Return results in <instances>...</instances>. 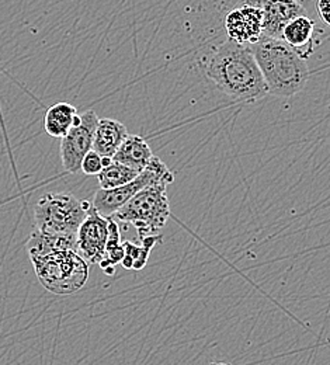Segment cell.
<instances>
[{
    "label": "cell",
    "instance_id": "1",
    "mask_svg": "<svg viewBox=\"0 0 330 365\" xmlns=\"http://www.w3.org/2000/svg\"><path fill=\"white\" fill-rule=\"evenodd\" d=\"M200 66L220 91L234 100L253 101L269 94L249 46L228 38L207 52L201 58Z\"/></svg>",
    "mask_w": 330,
    "mask_h": 365
},
{
    "label": "cell",
    "instance_id": "2",
    "mask_svg": "<svg viewBox=\"0 0 330 365\" xmlns=\"http://www.w3.org/2000/svg\"><path fill=\"white\" fill-rule=\"evenodd\" d=\"M249 48L263 75L269 94L291 97L305 88L309 78L306 59L282 38L262 36Z\"/></svg>",
    "mask_w": 330,
    "mask_h": 365
},
{
    "label": "cell",
    "instance_id": "3",
    "mask_svg": "<svg viewBox=\"0 0 330 365\" xmlns=\"http://www.w3.org/2000/svg\"><path fill=\"white\" fill-rule=\"evenodd\" d=\"M30 259L40 282L52 294H75L89 279V264L75 250H53Z\"/></svg>",
    "mask_w": 330,
    "mask_h": 365
},
{
    "label": "cell",
    "instance_id": "4",
    "mask_svg": "<svg viewBox=\"0 0 330 365\" xmlns=\"http://www.w3.org/2000/svg\"><path fill=\"white\" fill-rule=\"evenodd\" d=\"M169 217L170 204L166 184H152L142 188L110 215L117 224L133 225L141 237L156 235L165 228Z\"/></svg>",
    "mask_w": 330,
    "mask_h": 365
},
{
    "label": "cell",
    "instance_id": "5",
    "mask_svg": "<svg viewBox=\"0 0 330 365\" xmlns=\"http://www.w3.org/2000/svg\"><path fill=\"white\" fill-rule=\"evenodd\" d=\"M91 207V201H81L72 194H44L34 208L36 229L51 235H76Z\"/></svg>",
    "mask_w": 330,
    "mask_h": 365
},
{
    "label": "cell",
    "instance_id": "6",
    "mask_svg": "<svg viewBox=\"0 0 330 365\" xmlns=\"http://www.w3.org/2000/svg\"><path fill=\"white\" fill-rule=\"evenodd\" d=\"M175 182V175L170 169L156 156H152L148 165L142 169L140 175L127 184L114 188H100L93 197L92 205L103 217L113 215L123 204L134 197L142 188L152 184L170 185Z\"/></svg>",
    "mask_w": 330,
    "mask_h": 365
},
{
    "label": "cell",
    "instance_id": "7",
    "mask_svg": "<svg viewBox=\"0 0 330 365\" xmlns=\"http://www.w3.org/2000/svg\"><path fill=\"white\" fill-rule=\"evenodd\" d=\"M97 121L95 110H88L83 114L78 113L69 131L61 138V160L66 172H81L82 159L92 149Z\"/></svg>",
    "mask_w": 330,
    "mask_h": 365
},
{
    "label": "cell",
    "instance_id": "8",
    "mask_svg": "<svg viewBox=\"0 0 330 365\" xmlns=\"http://www.w3.org/2000/svg\"><path fill=\"white\" fill-rule=\"evenodd\" d=\"M107 236L108 218L100 215L92 205L76 232L78 253L88 262V264H98L104 259Z\"/></svg>",
    "mask_w": 330,
    "mask_h": 365
},
{
    "label": "cell",
    "instance_id": "9",
    "mask_svg": "<svg viewBox=\"0 0 330 365\" xmlns=\"http://www.w3.org/2000/svg\"><path fill=\"white\" fill-rule=\"evenodd\" d=\"M228 38L237 44L250 46L263 34V11L254 0H246L225 19Z\"/></svg>",
    "mask_w": 330,
    "mask_h": 365
},
{
    "label": "cell",
    "instance_id": "10",
    "mask_svg": "<svg viewBox=\"0 0 330 365\" xmlns=\"http://www.w3.org/2000/svg\"><path fill=\"white\" fill-rule=\"evenodd\" d=\"M263 11V34L266 37L282 38V31L292 19L305 14L304 6L298 0H254Z\"/></svg>",
    "mask_w": 330,
    "mask_h": 365
},
{
    "label": "cell",
    "instance_id": "11",
    "mask_svg": "<svg viewBox=\"0 0 330 365\" xmlns=\"http://www.w3.org/2000/svg\"><path fill=\"white\" fill-rule=\"evenodd\" d=\"M282 40L308 59L315 49V23L305 14L292 19L282 31Z\"/></svg>",
    "mask_w": 330,
    "mask_h": 365
},
{
    "label": "cell",
    "instance_id": "12",
    "mask_svg": "<svg viewBox=\"0 0 330 365\" xmlns=\"http://www.w3.org/2000/svg\"><path fill=\"white\" fill-rule=\"evenodd\" d=\"M127 135L128 131L120 121L113 118H98L92 149L103 158H113Z\"/></svg>",
    "mask_w": 330,
    "mask_h": 365
},
{
    "label": "cell",
    "instance_id": "13",
    "mask_svg": "<svg viewBox=\"0 0 330 365\" xmlns=\"http://www.w3.org/2000/svg\"><path fill=\"white\" fill-rule=\"evenodd\" d=\"M152 156V149L145 138L127 135L111 159L141 172Z\"/></svg>",
    "mask_w": 330,
    "mask_h": 365
},
{
    "label": "cell",
    "instance_id": "14",
    "mask_svg": "<svg viewBox=\"0 0 330 365\" xmlns=\"http://www.w3.org/2000/svg\"><path fill=\"white\" fill-rule=\"evenodd\" d=\"M53 250L78 252L76 235H51L36 229L27 242L29 255L37 256V255H44Z\"/></svg>",
    "mask_w": 330,
    "mask_h": 365
},
{
    "label": "cell",
    "instance_id": "15",
    "mask_svg": "<svg viewBox=\"0 0 330 365\" xmlns=\"http://www.w3.org/2000/svg\"><path fill=\"white\" fill-rule=\"evenodd\" d=\"M76 114V107L69 103H56L51 106L44 118V127L48 135L61 139L72 127Z\"/></svg>",
    "mask_w": 330,
    "mask_h": 365
},
{
    "label": "cell",
    "instance_id": "16",
    "mask_svg": "<svg viewBox=\"0 0 330 365\" xmlns=\"http://www.w3.org/2000/svg\"><path fill=\"white\" fill-rule=\"evenodd\" d=\"M138 175V170L125 166L120 162L111 160L107 166H104L100 170V173L97 175V180L100 184V188H114L134 180Z\"/></svg>",
    "mask_w": 330,
    "mask_h": 365
},
{
    "label": "cell",
    "instance_id": "17",
    "mask_svg": "<svg viewBox=\"0 0 330 365\" xmlns=\"http://www.w3.org/2000/svg\"><path fill=\"white\" fill-rule=\"evenodd\" d=\"M108 218V236H107V243H105V255L104 259L98 263V266L101 269H104L105 266H115L121 262V259L124 257V247H123V242H121V236H120V228L118 224Z\"/></svg>",
    "mask_w": 330,
    "mask_h": 365
},
{
    "label": "cell",
    "instance_id": "18",
    "mask_svg": "<svg viewBox=\"0 0 330 365\" xmlns=\"http://www.w3.org/2000/svg\"><path fill=\"white\" fill-rule=\"evenodd\" d=\"M162 240V235L156 233V235H148L142 237V245H135L133 242H124L123 247H124V253L128 255L133 260H134V266L133 270H142L149 259L150 250L153 249V246L156 243H159Z\"/></svg>",
    "mask_w": 330,
    "mask_h": 365
},
{
    "label": "cell",
    "instance_id": "19",
    "mask_svg": "<svg viewBox=\"0 0 330 365\" xmlns=\"http://www.w3.org/2000/svg\"><path fill=\"white\" fill-rule=\"evenodd\" d=\"M101 169H103V158L96 150L91 149L82 159L81 172H83L86 176H97Z\"/></svg>",
    "mask_w": 330,
    "mask_h": 365
},
{
    "label": "cell",
    "instance_id": "20",
    "mask_svg": "<svg viewBox=\"0 0 330 365\" xmlns=\"http://www.w3.org/2000/svg\"><path fill=\"white\" fill-rule=\"evenodd\" d=\"M329 6L330 0H316V10L319 13L321 20L329 26Z\"/></svg>",
    "mask_w": 330,
    "mask_h": 365
}]
</instances>
